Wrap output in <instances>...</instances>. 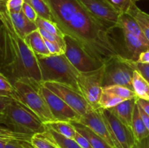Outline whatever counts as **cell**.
Masks as SVG:
<instances>
[{
    "mask_svg": "<svg viewBox=\"0 0 149 148\" xmlns=\"http://www.w3.org/2000/svg\"><path fill=\"white\" fill-rule=\"evenodd\" d=\"M40 90L55 120L72 123L79 120L81 116L77 112L42 84Z\"/></svg>",
    "mask_w": 149,
    "mask_h": 148,
    "instance_id": "12",
    "label": "cell"
},
{
    "mask_svg": "<svg viewBox=\"0 0 149 148\" xmlns=\"http://www.w3.org/2000/svg\"><path fill=\"white\" fill-rule=\"evenodd\" d=\"M26 44L36 56H49V50L45 44V39L41 35L39 29L31 32L25 37Z\"/></svg>",
    "mask_w": 149,
    "mask_h": 148,
    "instance_id": "16",
    "label": "cell"
},
{
    "mask_svg": "<svg viewBox=\"0 0 149 148\" xmlns=\"http://www.w3.org/2000/svg\"><path fill=\"white\" fill-rule=\"evenodd\" d=\"M72 125L76 130L84 136L91 144L93 148H113L100 136L96 134L95 132L84 125L77 122H72Z\"/></svg>",
    "mask_w": 149,
    "mask_h": 148,
    "instance_id": "19",
    "label": "cell"
},
{
    "mask_svg": "<svg viewBox=\"0 0 149 148\" xmlns=\"http://www.w3.org/2000/svg\"><path fill=\"white\" fill-rule=\"evenodd\" d=\"M65 39V56L80 73H87L99 69L103 65L97 63L72 38L68 36Z\"/></svg>",
    "mask_w": 149,
    "mask_h": 148,
    "instance_id": "11",
    "label": "cell"
},
{
    "mask_svg": "<svg viewBox=\"0 0 149 148\" xmlns=\"http://www.w3.org/2000/svg\"><path fill=\"white\" fill-rule=\"evenodd\" d=\"M136 62L121 55L107 61L103 65V86H123L133 91L132 76L136 69Z\"/></svg>",
    "mask_w": 149,
    "mask_h": 148,
    "instance_id": "6",
    "label": "cell"
},
{
    "mask_svg": "<svg viewBox=\"0 0 149 148\" xmlns=\"http://www.w3.org/2000/svg\"><path fill=\"white\" fill-rule=\"evenodd\" d=\"M0 91L14 93V86L10 79L0 71Z\"/></svg>",
    "mask_w": 149,
    "mask_h": 148,
    "instance_id": "32",
    "label": "cell"
},
{
    "mask_svg": "<svg viewBox=\"0 0 149 148\" xmlns=\"http://www.w3.org/2000/svg\"><path fill=\"white\" fill-rule=\"evenodd\" d=\"M12 99V97H0V125L4 126V110Z\"/></svg>",
    "mask_w": 149,
    "mask_h": 148,
    "instance_id": "36",
    "label": "cell"
},
{
    "mask_svg": "<svg viewBox=\"0 0 149 148\" xmlns=\"http://www.w3.org/2000/svg\"><path fill=\"white\" fill-rule=\"evenodd\" d=\"M45 41L50 55H63L65 53V49L57 42L49 41L45 40Z\"/></svg>",
    "mask_w": 149,
    "mask_h": 148,
    "instance_id": "34",
    "label": "cell"
},
{
    "mask_svg": "<svg viewBox=\"0 0 149 148\" xmlns=\"http://www.w3.org/2000/svg\"><path fill=\"white\" fill-rule=\"evenodd\" d=\"M138 103V102H137ZM138 110H139V112H140V114H141V118H142V120H143L144 123H145L146 126V128L148 129V130L149 131V115L148 114H147L146 113L145 111H144L143 110L142 108H141V107L139 106V104H138Z\"/></svg>",
    "mask_w": 149,
    "mask_h": 148,
    "instance_id": "43",
    "label": "cell"
},
{
    "mask_svg": "<svg viewBox=\"0 0 149 148\" xmlns=\"http://www.w3.org/2000/svg\"><path fill=\"white\" fill-rule=\"evenodd\" d=\"M137 102V98L125 100L122 102L115 107L109 109L116 118L119 119L122 123L131 129L132 126V116H133L134 109Z\"/></svg>",
    "mask_w": 149,
    "mask_h": 148,
    "instance_id": "14",
    "label": "cell"
},
{
    "mask_svg": "<svg viewBox=\"0 0 149 148\" xmlns=\"http://www.w3.org/2000/svg\"><path fill=\"white\" fill-rule=\"evenodd\" d=\"M31 144L33 148H58L43 133L33 134Z\"/></svg>",
    "mask_w": 149,
    "mask_h": 148,
    "instance_id": "30",
    "label": "cell"
},
{
    "mask_svg": "<svg viewBox=\"0 0 149 148\" xmlns=\"http://www.w3.org/2000/svg\"><path fill=\"white\" fill-rule=\"evenodd\" d=\"M135 1H140V0H135Z\"/></svg>",
    "mask_w": 149,
    "mask_h": 148,
    "instance_id": "46",
    "label": "cell"
},
{
    "mask_svg": "<svg viewBox=\"0 0 149 148\" xmlns=\"http://www.w3.org/2000/svg\"><path fill=\"white\" fill-rule=\"evenodd\" d=\"M132 148H149V136L139 142L136 141Z\"/></svg>",
    "mask_w": 149,
    "mask_h": 148,
    "instance_id": "41",
    "label": "cell"
},
{
    "mask_svg": "<svg viewBox=\"0 0 149 148\" xmlns=\"http://www.w3.org/2000/svg\"><path fill=\"white\" fill-rule=\"evenodd\" d=\"M12 97V98H13V94H11V93H9V92H6V91H0V97Z\"/></svg>",
    "mask_w": 149,
    "mask_h": 148,
    "instance_id": "44",
    "label": "cell"
},
{
    "mask_svg": "<svg viewBox=\"0 0 149 148\" xmlns=\"http://www.w3.org/2000/svg\"><path fill=\"white\" fill-rule=\"evenodd\" d=\"M4 148H33L31 143H20V142H10L7 143Z\"/></svg>",
    "mask_w": 149,
    "mask_h": 148,
    "instance_id": "39",
    "label": "cell"
},
{
    "mask_svg": "<svg viewBox=\"0 0 149 148\" xmlns=\"http://www.w3.org/2000/svg\"><path fill=\"white\" fill-rule=\"evenodd\" d=\"M25 0H7L6 7L10 13H17L22 11Z\"/></svg>",
    "mask_w": 149,
    "mask_h": 148,
    "instance_id": "33",
    "label": "cell"
},
{
    "mask_svg": "<svg viewBox=\"0 0 149 148\" xmlns=\"http://www.w3.org/2000/svg\"><path fill=\"white\" fill-rule=\"evenodd\" d=\"M92 15L110 30L119 28L121 13L108 0H78Z\"/></svg>",
    "mask_w": 149,
    "mask_h": 148,
    "instance_id": "10",
    "label": "cell"
},
{
    "mask_svg": "<svg viewBox=\"0 0 149 148\" xmlns=\"http://www.w3.org/2000/svg\"><path fill=\"white\" fill-rule=\"evenodd\" d=\"M119 28L132 33L134 36H137L138 39H141L144 44L149 45V41L140 28L139 25L135 21V19L127 13L121 14L119 20Z\"/></svg>",
    "mask_w": 149,
    "mask_h": 148,
    "instance_id": "17",
    "label": "cell"
},
{
    "mask_svg": "<svg viewBox=\"0 0 149 148\" xmlns=\"http://www.w3.org/2000/svg\"><path fill=\"white\" fill-rule=\"evenodd\" d=\"M45 125L47 127L49 128L59 134L68 138V139H74L76 132H77V130L72 125V123H69V122L55 120V121L45 123Z\"/></svg>",
    "mask_w": 149,
    "mask_h": 148,
    "instance_id": "25",
    "label": "cell"
},
{
    "mask_svg": "<svg viewBox=\"0 0 149 148\" xmlns=\"http://www.w3.org/2000/svg\"><path fill=\"white\" fill-rule=\"evenodd\" d=\"M6 1L0 0V71L12 83L30 78L42 84L37 57L16 29Z\"/></svg>",
    "mask_w": 149,
    "mask_h": 148,
    "instance_id": "2",
    "label": "cell"
},
{
    "mask_svg": "<svg viewBox=\"0 0 149 148\" xmlns=\"http://www.w3.org/2000/svg\"><path fill=\"white\" fill-rule=\"evenodd\" d=\"M123 101H125V100L119 98V97H116L113 94L103 91L101 97L100 99V102H99V105H100V108L109 110L111 107H115Z\"/></svg>",
    "mask_w": 149,
    "mask_h": 148,
    "instance_id": "29",
    "label": "cell"
},
{
    "mask_svg": "<svg viewBox=\"0 0 149 148\" xmlns=\"http://www.w3.org/2000/svg\"><path fill=\"white\" fill-rule=\"evenodd\" d=\"M132 87L138 98L149 100V83L137 69L133 73Z\"/></svg>",
    "mask_w": 149,
    "mask_h": 148,
    "instance_id": "23",
    "label": "cell"
},
{
    "mask_svg": "<svg viewBox=\"0 0 149 148\" xmlns=\"http://www.w3.org/2000/svg\"><path fill=\"white\" fill-rule=\"evenodd\" d=\"M10 14L16 29L23 37L25 38L28 34L38 29L36 23L29 20L23 14V11Z\"/></svg>",
    "mask_w": 149,
    "mask_h": 148,
    "instance_id": "18",
    "label": "cell"
},
{
    "mask_svg": "<svg viewBox=\"0 0 149 148\" xmlns=\"http://www.w3.org/2000/svg\"><path fill=\"white\" fill-rule=\"evenodd\" d=\"M132 133L137 142L141 141L149 136V131L146 126L143 120H142L139 110H138V103L136 102L132 116V126H131Z\"/></svg>",
    "mask_w": 149,
    "mask_h": 148,
    "instance_id": "22",
    "label": "cell"
},
{
    "mask_svg": "<svg viewBox=\"0 0 149 148\" xmlns=\"http://www.w3.org/2000/svg\"><path fill=\"white\" fill-rule=\"evenodd\" d=\"M137 102L139 104L140 107L149 115V100L137 98Z\"/></svg>",
    "mask_w": 149,
    "mask_h": 148,
    "instance_id": "42",
    "label": "cell"
},
{
    "mask_svg": "<svg viewBox=\"0 0 149 148\" xmlns=\"http://www.w3.org/2000/svg\"><path fill=\"white\" fill-rule=\"evenodd\" d=\"M0 22H1V21H0Z\"/></svg>",
    "mask_w": 149,
    "mask_h": 148,
    "instance_id": "47",
    "label": "cell"
},
{
    "mask_svg": "<svg viewBox=\"0 0 149 148\" xmlns=\"http://www.w3.org/2000/svg\"><path fill=\"white\" fill-rule=\"evenodd\" d=\"M36 57L42 75V84L58 82L79 91L77 81L80 72L68 61L64 54Z\"/></svg>",
    "mask_w": 149,
    "mask_h": 148,
    "instance_id": "4",
    "label": "cell"
},
{
    "mask_svg": "<svg viewBox=\"0 0 149 148\" xmlns=\"http://www.w3.org/2000/svg\"><path fill=\"white\" fill-rule=\"evenodd\" d=\"M123 33L125 46L130 55L129 58L137 62L140 55L143 52L149 49V45L144 44L137 36L126 30H123Z\"/></svg>",
    "mask_w": 149,
    "mask_h": 148,
    "instance_id": "15",
    "label": "cell"
},
{
    "mask_svg": "<svg viewBox=\"0 0 149 148\" xmlns=\"http://www.w3.org/2000/svg\"><path fill=\"white\" fill-rule=\"evenodd\" d=\"M6 144H7V143L2 142V141H0V148H4V147H5Z\"/></svg>",
    "mask_w": 149,
    "mask_h": 148,
    "instance_id": "45",
    "label": "cell"
},
{
    "mask_svg": "<svg viewBox=\"0 0 149 148\" xmlns=\"http://www.w3.org/2000/svg\"><path fill=\"white\" fill-rule=\"evenodd\" d=\"M54 22L64 35L72 38L95 62L103 65L120 54L111 30L92 15L78 0H45Z\"/></svg>",
    "mask_w": 149,
    "mask_h": 148,
    "instance_id": "1",
    "label": "cell"
},
{
    "mask_svg": "<svg viewBox=\"0 0 149 148\" xmlns=\"http://www.w3.org/2000/svg\"><path fill=\"white\" fill-rule=\"evenodd\" d=\"M136 69L140 71V73L149 83V64H141L136 62Z\"/></svg>",
    "mask_w": 149,
    "mask_h": 148,
    "instance_id": "38",
    "label": "cell"
},
{
    "mask_svg": "<svg viewBox=\"0 0 149 148\" xmlns=\"http://www.w3.org/2000/svg\"><path fill=\"white\" fill-rule=\"evenodd\" d=\"M13 98L33 112L44 123L55 121L45 97L41 92L42 84L35 79L23 78L13 83Z\"/></svg>",
    "mask_w": 149,
    "mask_h": 148,
    "instance_id": "3",
    "label": "cell"
},
{
    "mask_svg": "<svg viewBox=\"0 0 149 148\" xmlns=\"http://www.w3.org/2000/svg\"><path fill=\"white\" fill-rule=\"evenodd\" d=\"M121 14L126 13L135 0H108Z\"/></svg>",
    "mask_w": 149,
    "mask_h": 148,
    "instance_id": "31",
    "label": "cell"
},
{
    "mask_svg": "<svg viewBox=\"0 0 149 148\" xmlns=\"http://www.w3.org/2000/svg\"><path fill=\"white\" fill-rule=\"evenodd\" d=\"M33 135L22 133L13 130L7 126L0 125V141L10 143V142H20V143H31Z\"/></svg>",
    "mask_w": 149,
    "mask_h": 148,
    "instance_id": "20",
    "label": "cell"
},
{
    "mask_svg": "<svg viewBox=\"0 0 149 148\" xmlns=\"http://www.w3.org/2000/svg\"><path fill=\"white\" fill-rule=\"evenodd\" d=\"M77 122L88 127L96 134L104 139L111 147L116 148L109 126L102 115L100 108L93 110L83 115Z\"/></svg>",
    "mask_w": 149,
    "mask_h": 148,
    "instance_id": "13",
    "label": "cell"
},
{
    "mask_svg": "<svg viewBox=\"0 0 149 148\" xmlns=\"http://www.w3.org/2000/svg\"><path fill=\"white\" fill-rule=\"evenodd\" d=\"M22 11H23L25 16H26L29 20H31V22H33V23L36 22V19L38 18L37 13L35 11L34 9H33L29 3L26 2V1H25L24 4H23Z\"/></svg>",
    "mask_w": 149,
    "mask_h": 148,
    "instance_id": "35",
    "label": "cell"
},
{
    "mask_svg": "<svg viewBox=\"0 0 149 148\" xmlns=\"http://www.w3.org/2000/svg\"><path fill=\"white\" fill-rule=\"evenodd\" d=\"M4 126L29 134L44 133L45 123L24 104L12 99L4 110Z\"/></svg>",
    "mask_w": 149,
    "mask_h": 148,
    "instance_id": "5",
    "label": "cell"
},
{
    "mask_svg": "<svg viewBox=\"0 0 149 148\" xmlns=\"http://www.w3.org/2000/svg\"><path fill=\"white\" fill-rule=\"evenodd\" d=\"M137 62L141 64H149V49L145 50L140 55Z\"/></svg>",
    "mask_w": 149,
    "mask_h": 148,
    "instance_id": "40",
    "label": "cell"
},
{
    "mask_svg": "<svg viewBox=\"0 0 149 148\" xmlns=\"http://www.w3.org/2000/svg\"><path fill=\"white\" fill-rule=\"evenodd\" d=\"M43 133L58 148H81L74 139L65 137L47 126L46 130Z\"/></svg>",
    "mask_w": 149,
    "mask_h": 148,
    "instance_id": "24",
    "label": "cell"
},
{
    "mask_svg": "<svg viewBox=\"0 0 149 148\" xmlns=\"http://www.w3.org/2000/svg\"><path fill=\"white\" fill-rule=\"evenodd\" d=\"M42 84L62 99L80 116L93 110L81 93L70 86L58 82H45Z\"/></svg>",
    "mask_w": 149,
    "mask_h": 148,
    "instance_id": "8",
    "label": "cell"
},
{
    "mask_svg": "<svg viewBox=\"0 0 149 148\" xmlns=\"http://www.w3.org/2000/svg\"><path fill=\"white\" fill-rule=\"evenodd\" d=\"M36 12L38 17L54 22V17L49 5L45 0H25Z\"/></svg>",
    "mask_w": 149,
    "mask_h": 148,
    "instance_id": "26",
    "label": "cell"
},
{
    "mask_svg": "<svg viewBox=\"0 0 149 148\" xmlns=\"http://www.w3.org/2000/svg\"><path fill=\"white\" fill-rule=\"evenodd\" d=\"M103 118L107 123L116 148H132L136 140L130 128L122 123L107 109L100 108Z\"/></svg>",
    "mask_w": 149,
    "mask_h": 148,
    "instance_id": "9",
    "label": "cell"
},
{
    "mask_svg": "<svg viewBox=\"0 0 149 148\" xmlns=\"http://www.w3.org/2000/svg\"><path fill=\"white\" fill-rule=\"evenodd\" d=\"M126 13L135 19L149 41V15L148 13L138 8L135 4V1L131 4Z\"/></svg>",
    "mask_w": 149,
    "mask_h": 148,
    "instance_id": "21",
    "label": "cell"
},
{
    "mask_svg": "<svg viewBox=\"0 0 149 148\" xmlns=\"http://www.w3.org/2000/svg\"><path fill=\"white\" fill-rule=\"evenodd\" d=\"M103 65L99 69L80 73L78 78L79 91L93 110L100 108L99 102L103 92Z\"/></svg>",
    "mask_w": 149,
    "mask_h": 148,
    "instance_id": "7",
    "label": "cell"
},
{
    "mask_svg": "<svg viewBox=\"0 0 149 148\" xmlns=\"http://www.w3.org/2000/svg\"><path fill=\"white\" fill-rule=\"evenodd\" d=\"M74 139L81 148H93V147H92L91 144L90 143V142H89L83 135H81V133H79L77 131V132H76V134Z\"/></svg>",
    "mask_w": 149,
    "mask_h": 148,
    "instance_id": "37",
    "label": "cell"
},
{
    "mask_svg": "<svg viewBox=\"0 0 149 148\" xmlns=\"http://www.w3.org/2000/svg\"><path fill=\"white\" fill-rule=\"evenodd\" d=\"M103 91L106 92L111 94L119 98L122 99L124 100H130L133 98H138L132 90L127 88V87L119 85H112L108 86L103 87Z\"/></svg>",
    "mask_w": 149,
    "mask_h": 148,
    "instance_id": "27",
    "label": "cell"
},
{
    "mask_svg": "<svg viewBox=\"0 0 149 148\" xmlns=\"http://www.w3.org/2000/svg\"><path fill=\"white\" fill-rule=\"evenodd\" d=\"M35 23L37 26L38 28L42 29V30H45V31L48 32V33H51V34L59 36V37H65V35L61 31V29L58 28V25L55 22L38 17Z\"/></svg>",
    "mask_w": 149,
    "mask_h": 148,
    "instance_id": "28",
    "label": "cell"
}]
</instances>
